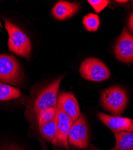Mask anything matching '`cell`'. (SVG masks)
Returning a JSON list of instances; mask_svg holds the SVG:
<instances>
[{
	"label": "cell",
	"mask_w": 133,
	"mask_h": 150,
	"mask_svg": "<svg viewBox=\"0 0 133 150\" xmlns=\"http://www.w3.org/2000/svg\"><path fill=\"white\" fill-rule=\"evenodd\" d=\"M23 77L22 68L15 58L7 54L0 55V82L20 85Z\"/></svg>",
	"instance_id": "obj_3"
},
{
	"label": "cell",
	"mask_w": 133,
	"mask_h": 150,
	"mask_svg": "<svg viewBox=\"0 0 133 150\" xmlns=\"http://www.w3.org/2000/svg\"><path fill=\"white\" fill-rule=\"evenodd\" d=\"M132 2H133V1H132Z\"/></svg>",
	"instance_id": "obj_22"
},
{
	"label": "cell",
	"mask_w": 133,
	"mask_h": 150,
	"mask_svg": "<svg viewBox=\"0 0 133 150\" xmlns=\"http://www.w3.org/2000/svg\"><path fill=\"white\" fill-rule=\"evenodd\" d=\"M132 132H133V130H132Z\"/></svg>",
	"instance_id": "obj_23"
},
{
	"label": "cell",
	"mask_w": 133,
	"mask_h": 150,
	"mask_svg": "<svg viewBox=\"0 0 133 150\" xmlns=\"http://www.w3.org/2000/svg\"><path fill=\"white\" fill-rule=\"evenodd\" d=\"M61 76L45 88L36 98L34 105V114L37 117L43 110L56 106L59 87L63 80Z\"/></svg>",
	"instance_id": "obj_5"
},
{
	"label": "cell",
	"mask_w": 133,
	"mask_h": 150,
	"mask_svg": "<svg viewBox=\"0 0 133 150\" xmlns=\"http://www.w3.org/2000/svg\"><path fill=\"white\" fill-rule=\"evenodd\" d=\"M19 89L6 83H0V100H10L20 96Z\"/></svg>",
	"instance_id": "obj_13"
},
{
	"label": "cell",
	"mask_w": 133,
	"mask_h": 150,
	"mask_svg": "<svg viewBox=\"0 0 133 150\" xmlns=\"http://www.w3.org/2000/svg\"><path fill=\"white\" fill-rule=\"evenodd\" d=\"M128 24V28H129V29L133 33V12H132V13H131V15L129 16Z\"/></svg>",
	"instance_id": "obj_19"
},
{
	"label": "cell",
	"mask_w": 133,
	"mask_h": 150,
	"mask_svg": "<svg viewBox=\"0 0 133 150\" xmlns=\"http://www.w3.org/2000/svg\"><path fill=\"white\" fill-rule=\"evenodd\" d=\"M5 28L8 34L9 51L19 57L28 59L30 55L32 45L30 39L20 28L10 21L4 19Z\"/></svg>",
	"instance_id": "obj_1"
},
{
	"label": "cell",
	"mask_w": 133,
	"mask_h": 150,
	"mask_svg": "<svg viewBox=\"0 0 133 150\" xmlns=\"http://www.w3.org/2000/svg\"><path fill=\"white\" fill-rule=\"evenodd\" d=\"M88 2L96 13H100L109 4L107 0H88Z\"/></svg>",
	"instance_id": "obj_17"
},
{
	"label": "cell",
	"mask_w": 133,
	"mask_h": 150,
	"mask_svg": "<svg viewBox=\"0 0 133 150\" xmlns=\"http://www.w3.org/2000/svg\"><path fill=\"white\" fill-rule=\"evenodd\" d=\"M116 139L115 147L108 150H133V133L128 132H115ZM94 150H101L96 148Z\"/></svg>",
	"instance_id": "obj_12"
},
{
	"label": "cell",
	"mask_w": 133,
	"mask_h": 150,
	"mask_svg": "<svg viewBox=\"0 0 133 150\" xmlns=\"http://www.w3.org/2000/svg\"><path fill=\"white\" fill-rule=\"evenodd\" d=\"M56 120V119H55ZM72 122L56 121V133L52 142L55 146L68 148V137Z\"/></svg>",
	"instance_id": "obj_11"
},
{
	"label": "cell",
	"mask_w": 133,
	"mask_h": 150,
	"mask_svg": "<svg viewBox=\"0 0 133 150\" xmlns=\"http://www.w3.org/2000/svg\"><path fill=\"white\" fill-rule=\"evenodd\" d=\"M39 130L44 138L49 141L52 142L56 133V121L54 120L46 124L39 126Z\"/></svg>",
	"instance_id": "obj_14"
},
{
	"label": "cell",
	"mask_w": 133,
	"mask_h": 150,
	"mask_svg": "<svg viewBox=\"0 0 133 150\" xmlns=\"http://www.w3.org/2000/svg\"><path fill=\"white\" fill-rule=\"evenodd\" d=\"M81 76L87 80L93 82L106 81L110 77V71L100 59L88 58L84 59L79 69Z\"/></svg>",
	"instance_id": "obj_4"
},
{
	"label": "cell",
	"mask_w": 133,
	"mask_h": 150,
	"mask_svg": "<svg viewBox=\"0 0 133 150\" xmlns=\"http://www.w3.org/2000/svg\"><path fill=\"white\" fill-rule=\"evenodd\" d=\"M116 2H118L119 3H126L128 2V1H119V0H117V1H116Z\"/></svg>",
	"instance_id": "obj_21"
},
{
	"label": "cell",
	"mask_w": 133,
	"mask_h": 150,
	"mask_svg": "<svg viewBox=\"0 0 133 150\" xmlns=\"http://www.w3.org/2000/svg\"><path fill=\"white\" fill-rule=\"evenodd\" d=\"M75 122L80 116L78 102L75 95L71 93L63 92L57 98V104Z\"/></svg>",
	"instance_id": "obj_9"
},
{
	"label": "cell",
	"mask_w": 133,
	"mask_h": 150,
	"mask_svg": "<svg viewBox=\"0 0 133 150\" xmlns=\"http://www.w3.org/2000/svg\"><path fill=\"white\" fill-rule=\"evenodd\" d=\"M80 4L76 2L59 1L52 10L53 16L59 21H64L75 15L79 10Z\"/></svg>",
	"instance_id": "obj_10"
},
{
	"label": "cell",
	"mask_w": 133,
	"mask_h": 150,
	"mask_svg": "<svg viewBox=\"0 0 133 150\" xmlns=\"http://www.w3.org/2000/svg\"><path fill=\"white\" fill-rule=\"evenodd\" d=\"M3 150H21L19 148H18V147L15 146H6V148H4Z\"/></svg>",
	"instance_id": "obj_20"
},
{
	"label": "cell",
	"mask_w": 133,
	"mask_h": 150,
	"mask_svg": "<svg viewBox=\"0 0 133 150\" xmlns=\"http://www.w3.org/2000/svg\"><path fill=\"white\" fill-rule=\"evenodd\" d=\"M56 121L58 122H72L73 121L69 117L68 114L56 105Z\"/></svg>",
	"instance_id": "obj_18"
},
{
	"label": "cell",
	"mask_w": 133,
	"mask_h": 150,
	"mask_svg": "<svg viewBox=\"0 0 133 150\" xmlns=\"http://www.w3.org/2000/svg\"><path fill=\"white\" fill-rule=\"evenodd\" d=\"M100 18L98 15L89 13L83 19V24L88 31L94 32L97 31L100 26Z\"/></svg>",
	"instance_id": "obj_15"
},
{
	"label": "cell",
	"mask_w": 133,
	"mask_h": 150,
	"mask_svg": "<svg viewBox=\"0 0 133 150\" xmlns=\"http://www.w3.org/2000/svg\"><path fill=\"white\" fill-rule=\"evenodd\" d=\"M101 103L106 110L115 115L122 114L128 103V96L121 86L114 85L101 93Z\"/></svg>",
	"instance_id": "obj_2"
},
{
	"label": "cell",
	"mask_w": 133,
	"mask_h": 150,
	"mask_svg": "<svg viewBox=\"0 0 133 150\" xmlns=\"http://www.w3.org/2000/svg\"><path fill=\"white\" fill-rule=\"evenodd\" d=\"M116 58L124 63L133 62V34L127 28H124L114 47Z\"/></svg>",
	"instance_id": "obj_7"
},
{
	"label": "cell",
	"mask_w": 133,
	"mask_h": 150,
	"mask_svg": "<svg viewBox=\"0 0 133 150\" xmlns=\"http://www.w3.org/2000/svg\"><path fill=\"white\" fill-rule=\"evenodd\" d=\"M89 141V130L87 121L83 114L72 123L70 128L68 142L70 145L78 148L88 147Z\"/></svg>",
	"instance_id": "obj_6"
},
{
	"label": "cell",
	"mask_w": 133,
	"mask_h": 150,
	"mask_svg": "<svg viewBox=\"0 0 133 150\" xmlns=\"http://www.w3.org/2000/svg\"><path fill=\"white\" fill-rule=\"evenodd\" d=\"M56 114V106L46 109L42 112L38 116L39 126L54 120Z\"/></svg>",
	"instance_id": "obj_16"
},
{
	"label": "cell",
	"mask_w": 133,
	"mask_h": 150,
	"mask_svg": "<svg viewBox=\"0 0 133 150\" xmlns=\"http://www.w3.org/2000/svg\"><path fill=\"white\" fill-rule=\"evenodd\" d=\"M99 119L113 133L128 132L133 130V120L132 119L118 116L108 115L99 112Z\"/></svg>",
	"instance_id": "obj_8"
}]
</instances>
